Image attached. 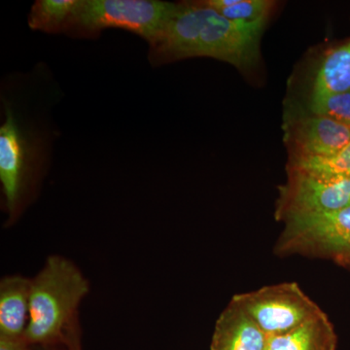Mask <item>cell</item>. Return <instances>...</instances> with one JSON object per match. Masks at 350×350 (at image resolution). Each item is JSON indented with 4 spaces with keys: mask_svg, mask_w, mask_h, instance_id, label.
<instances>
[{
    "mask_svg": "<svg viewBox=\"0 0 350 350\" xmlns=\"http://www.w3.org/2000/svg\"><path fill=\"white\" fill-rule=\"evenodd\" d=\"M204 3L226 19L243 24L266 23L273 6L268 0H209Z\"/></svg>",
    "mask_w": 350,
    "mask_h": 350,
    "instance_id": "obj_15",
    "label": "cell"
},
{
    "mask_svg": "<svg viewBox=\"0 0 350 350\" xmlns=\"http://www.w3.org/2000/svg\"><path fill=\"white\" fill-rule=\"evenodd\" d=\"M288 170L304 172L325 181L350 179V142L331 155L293 154Z\"/></svg>",
    "mask_w": 350,
    "mask_h": 350,
    "instance_id": "obj_13",
    "label": "cell"
},
{
    "mask_svg": "<svg viewBox=\"0 0 350 350\" xmlns=\"http://www.w3.org/2000/svg\"><path fill=\"white\" fill-rule=\"evenodd\" d=\"M338 337L325 312L294 330L268 338L267 350H337Z\"/></svg>",
    "mask_w": 350,
    "mask_h": 350,
    "instance_id": "obj_11",
    "label": "cell"
},
{
    "mask_svg": "<svg viewBox=\"0 0 350 350\" xmlns=\"http://www.w3.org/2000/svg\"><path fill=\"white\" fill-rule=\"evenodd\" d=\"M287 137L293 144V154L327 156L349 144L350 126L312 114L296 120Z\"/></svg>",
    "mask_w": 350,
    "mask_h": 350,
    "instance_id": "obj_8",
    "label": "cell"
},
{
    "mask_svg": "<svg viewBox=\"0 0 350 350\" xmlns=\"http://www.w3.org/2000/svg\"><path fill=\"white\" fill-rule=\"evenodd\" d=\"M10 107L0 128V181L10 221L19 215L33 179L38 146Z\"/></svg>",
    "mask_w": 350,
    "mask_h": 350,
    "instance_id": "obj_6",
    "label": "cell"
},
{
    "mask_svg": "<svg viewBox=\"0 0 350 350\" xmlns=\"http://www.w3.org/2000/svg\"><path fill=\"white\" fill-rule=\"evenodd\" d=\"M338 265H342V266L347 267V268H350V255L349 256L342 258V259L338 260Z\"/></svg>",
    "mask_w": 350,
    "mask_h": 350,
    "instance_id": "obj_19",
    "label": "cell"
},
{
    "mask_svg": "<svg viewBox=\"0 0 350 350\" xmlns=\"http://www.w3.org/2000/svg\"><path fill=\"white\" fill-rule=\"evenodd\" d=\"M64 345L68 347V350H82L81 344H80V332L78 324L69 332Z\"/></svg>",
    "mask_w": 350,
    "mask_h": 350,
    "instance_id": "obj_18",
    "label": "cell"
},
{
    "mask_svg": "<svg viewBox=\"0 0 350 350\" xmlns=\"http://www.w3.org/2000/svg\"><path fill=\"white\" fill-rule=\"evenodd\" d=\"M312 114L334 120L350 126V91L312 96Z\"/></svg>",
    "mask_w": 350,
    "mask_h": 350,
    "instance_id": "obj_16",
    "label": "cell"
},
{
    "mask_svg": "<svg viewBox=\"0 0 350 350\" xmlns=\"http://www.w3.org/2000/svg\"><path fill=\"white\" fill-rule=\"evenodd\" d=\"M266 23L243 24L226 19L206 3L177 4L162 33L150 44L152 64L208 57L241 69L254 68Z\"/></svg>",
    "mask_w": 350,
    "mask_h": 350,
    "instance_id": "obj_1",
    "label": "cell"
},
{
    "mask_svg": "<svg viewBox=\"0 0 350 350\" xmlns=\"http://www.w3.org/2000/svg\"><path fill=\"white\" fill-rule=\"evenodd\" d=\"M31 278L9 275L0 282V336L24 338L29 324Z\"/></svg>",
    "mask_w": 350,
    "mask_h": 350,
    "instance_id": "obj_10",
    "label": "cell"
},
{
    "mask_svg": "<svg viewBox=\"0 0 350 350\" xmlns=\"http://www.w3.org/2000/svg\"><path fill=\"white\" fill-rule=\"evenodd\" d=\"M0 350H31L25 338H14L0 336Z\"/></svg>",
    "mask_w": 350,
    "mask_h": 350,
    "instance_id": "obj_17",
    "label": "cell"
},
{
    "mask_svg": "<svg viewBox=\"0 0 350 350\" xmlns=\"http://www.w3.org/2000/svg\"><path fill=\"white\" fill-rule=\"evenodd\" d=\"M89 290V282L75 262L59 255L48 258L31 278L29 324L24 337L29 347L64 344L78 322V308Z\"/></svg>",
    "mask_w": 350,
    "mask_h": 350,
    "instance_id": "obj_2",
    "label": "cell"
},
{
    "mask_svg": "<svg viewBox=\"0 0 350 350\" xmlns=\"http://www.w3.org/2000/svg\"><path fill=\"white\" fill-rule=\"evenodd\" d=\"M81 0H38L29 16L34 31L57 33L68 31Z\"/></svg>",
    "mask_w": 350,
    "mask_h": 350,
    "instance_id": "obj_14",
    "label": "cell"
},
{
    "mask_svg": "<svg viewBox=\"0 0 350 350\" xmlns=\"http://www.w3.org/2000/svg\"><path fill=\"white\" fill-rule=\"evenodd\" d=\"M350 91V41L327 52L320 64L312 96Z\"/></svg>",
    "mask_w": 350,
    "mask_h": 350,
    "instance_id": "obj_12",
    "label": "cell"
},
{
    "mask_svg": "<svg viewBox=\"0 0 350 350\" xmlns=\"http://www.w3.org/2000/svg\"><path fill=\"white\" fill-rule=\"evenodd\" d=\"M284 224L275 246L278 256L298 254L338 262L350 255V206L290 218Z\"/></svg>",
    "mask_w": 350,
    "mask_h": 350,
    "instance_id": "obj_4",
    "label": "cell"
},
{
    "mask_svg": "<svg viewBox=\"0 0 350 350\" xmlns=\"http://www.w3.org/2000/svg\"><path fill=\"white\" fill-rule=\"evenodd\" d=\"M232 301L250 315L268 338L294 330L323 312L296 282L268 285L237 294Z\"/></svg>",
    "mask_w": 350,
    "mask_h": 350,
    "instance_id": "obj_5",
    "label": "cell"
},
{
    "mask_svg": "<svg viewBox=\"0 0 350 350\" xmlns=\"http://www.w3.org/2000/svg\"><path fill=\"white\" fill-rule=\"evenodd\" d=\"M268 337L234 301L216 321L211 350H267Z\"/></svg>",
    "mask_w": 350,
    "mask_h": 350,
    "instance_id": "obj_9",
    "label": "cell"
},
{
    "mask_svg": "<svg viewBox=\"0 0 350 350\" xmlns=\"http://www.w3.org/2000/svg\"><path fill=\"white\" fill-rule=\"evenodd\" d=\"M176 8L177 4L157 0H81L68 31L93 36L105 29H126L152 44Z\"/></svg>",
    "mask_w": 350,
    "mask_h": 350,
    "instance_id": "obj_3",
    "label": "cell"
},
{
    "mask_svg": "<svg viewBox=\"0 0 350 350\" xmlns=\"http://www.w3.org/2000/svg\"><path fill=\"white\" fill-rule=\"evenodd\" d=\"M42 349V347H31V350H43Z\"/></svg>",
    "mask_w": 350,
    "mask_h": 350,
    "instance_id": "obj_20",
    "label": "cell"
},
{
    "mask_svg": "<svg viewBox=\"0 0 350 350\" xmlns=\"http://www.w3.org/2000/svg\"><path fill=\"white\" fill-rule=\"evenodd\" d=\"M288 181L280 187L276 202L278 221L338 211L350 206V179L325 181L288 170Z\"/></svg>",
    "mask_w": 350,
    "mask_h": 350,
    "instance_id": "obj_7",
    "label": "cell"
}]
</instances>
